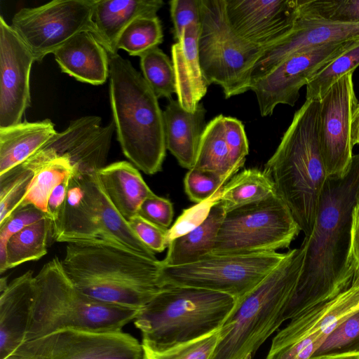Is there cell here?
I'll return each mask as SVG.
<instances>
[{
	"mask_svg": "<svg viewBox=\"0 0 359 359\" xmlns=\"http://www.w3.org/2000/svg\"><path fill=\"white\" fill-rule=\"evenodd\" d=\"M299 231L289 208L275 194L226 212L212 253L276 252L288 248Z\"/></svg>",
	"mask_w": 359,
	"mask_h": 359,
	"instance_id": "cell-10",
	"label": "cell"
},
{
	"mask_svg": "<svg viewBox=\"0 0 359 359\" xmlns=\"http://www.w3.org/2000/svg\"><path fill=\"white\" fill-rule=\"evenodd\" d=\"M33 175V170L22 163L0 175V224L18 208Z\"/></svg>",
	"mask_w": 359,
	"mask_h": 359,
	"instance_id": "cell-34",
	"label": "cell"
},
{
	"mask_svg": "<svg viewBox=\"0 0 359 359\" xmlns=\"http://www.w3.org/2000/svg\"><path fill=\"white\" fill-rule=\"evenodd\" d=\"M351 241V254L357 267L359 269V201L353 211Z\"/></svg>",
	"mask_w": 359,
	"mask_h": 359,
	"instance_id": "cell-45",
	"label": "cell"
},
{
	"mask_svg": "<svg viewBox=\"0 0 359 359\" xmlns=\"http://www.w3.org/2000/svg\"><path fill=\"white\" fill-rule=\"evenodd\" d=\"M357 40H359V23L330 22L298 16L289 34L266 49L255 63L251 81L268 74L294 54L328 43Z\"/></svg>",
	"mask_w": 359,
	"mask_h": 359,
	"instance_id": "cell-18",
	"label": "cell"
},
{
	"mask_svg": "<svg viewBox=\"0 0 359 359\" xmlns=\"http://www.w3.org/2000/svg\"><path fill=\"white\" fill-rule=\"evenodd\" d=\"M143 359H146V358H145V356H144V358H143Z\"/></svg>",
	"mask_w": 359,
	"mask_h": 359,
	"instance_id": "cell-50",
	"label": "cell"
},
{
	"mask_svg": "<svg viewBox=\"0 0 359 359\" xmlns=\"http://www.w3.org/2000/svg\"><path fill=\"white\" fill-rule=\"evenodd\" d=\"M97 172H73L64 205L58 218L52 223V238L66 243L104 241L156 258L114 207Z\"/></svg>",
	"mask_w": 359,
	"mask_h": 359,
	"instance_id": "cell-8",
	"label": "cell"
},
{
	"mask_svg": "<svg viewBox=\"0 0 359 359\" xmlns=\"http://www.w3.org/2000/svg\"><path fill=\"white\" fill-rule=\"evenodd\" d=\"M359 201V154L342 177H328L310 235L301 245L303 264L285 320L327 301L352 283L358 269L351 254V224Z\"/></svg>",
	"mask_w": 359,
	"mask_h": 359,
	"instance_id": "cell-1",
	"label": "cell"
},
{
	"mask_svg": "<svg viewBox=\"0 0 359 359\" xmlns=\"http://www.w3.org/2000/svg\"><path fill=\"white\" fill-rule=\"evenodd\" d=\"M95 1L54 0L37 7L23 8L13 15L11 26L35 61L41 62L82 32H91L101 43L93 20Z\"/></svg>",
	"mask_w": 359,
	"mask_h": 359,
	"instance_id": "cell-12",
	"label": "cell"
},
{
	"mask_svg": "<svg viewBox=\"0 0 359 359\" xmlns=\"http://www.w3.org/2000/svg\"><path fill=\"white\" fill-rule=\"evenodd\" d=\"M219 193L220 191L205 201L184 209L174 224L168 230V243L189 233L202 224L208 216L212 206L219 201Z\"/></svg>",
	"mask_w": 359,
	"mask_h": 359,
	"instance_id": "cell-39",
	"label": "cell"
},
{
	"mask_svg": "<svg viewBox=\"0 0 359 359\" xmlns=\"http://www.w3.org/2000/svg\"><path fill=\"white\" fill-rule=\"evenodd\" d=\"M61 262L81 292L106 304L140 310L162 288L160 260L107 242L67 243Z\"/></svg>",
	"mask_w": 359,
	"mask_h": 359,
	"instance_id": "cell-2",
	"label": "cell"
},
{
	"mask_svg": "<svg viewBox=\"0 0 359 359\" xmlns=\"http://www.w3.org/2000/svg\"><path fill=\"white\" fill-rule=\"evenodd\" d=\"M57 133L50 119L0 128V175L26 161Z\"/></svg>",
	"mask_w": 359,
	"mask_h": 359,
	"instance_id": "cell-25",
	"label": "cell"
},
{
	"mask_svg": "<svg viewBox=\"0 0 359 359\" xmlns=\"http://www.w3.org/2000/svg\"><path fill=\"white\" fill-rule=\"evenodd\" d=\"M357 41L323 45L294 54L268 74L251 81L262 116H271L278 104L293 107L299 90L322 67L337 57Z\"/></svg>",
	"mask_w": 359,
	"mask_h": 359,
	"instance_id": "cell-14",
	"label": "cell"
},
{
	"mask_svg": "<svg viewBox=\"0 0 359 359\" xmlns=\"http://www.w3.org/2000/svg\"><path fill=\"white\" fill-rule=\"evenodd\" d=\"M199 29L200 25L188 26L181 39L171 48L177 100L184 109L191 112L196 110L208 86L198 57Z\"/></svg>",
	"mask_w": 359,
	"mask_h": 359,
	"instance_id": "cell-21",
	"label": "cell"
},
{
	"mask_svg": "<svg viewBox=\"0 0 359 359\" xmlns=\"http://www.w3.org/2000/svg\"><path fill=\"white\" fill-rule=\"evenodd\" d=\"M304 258L299 247L236 305L219 329L210 359H251L253 353L285 320Z\"/></svg>",
	"mask_w": 359,
	"mask_h": 359,
	"instance_id": "cell-5",
	"label": "cell"
},
{
	"mask_svg": "<svg viewBox=\"0 0 359 359\" xmlns=\"http://www.w3.org/2000/svg\"><path fill=\"white\" fill-rule=\"evenodd\" d=\"M277 252L244 255L211 253L175 266L161 265L160 284L187 286L224 293L236 301L259 284L285 257Z\"/></svg>",
	"mask_w": 359,
	"mask_h": 359,
	"instance_id": "cell-11",
	"label": "cell"
},
{
	"mask_svg": "<svg viewBox=\"0 0 359 359\" xmlns=\"http://www.w3.org/2000/svg\"><path fill=\"white\" fill-rule=\"evenodd\" d=\"M206 110L200 103L195 111H187L177 100L170 99L163 111L166 149L184 168L195 163L200 141L206 127Z\"/></svg>",
	"mask_w": 359,
	"mask_h": 359,
	"instance_id": "cell-22",
	"label": "cell"
},
{
	"mask_svg": "<svg viewBox=\"0 0 359 359\" xmlns=\"http://www.w3.org/2000/svg\"><path fill=\"white\" fill-rule=\"evenodd\" d=\"M359 346V310L339 325L316 353L354 351Z\"/></svg>",
	"mask_w": 359,
	"mask_h": 359,
	"instance_id": "cell-37",
	"label": "cell"
},
{
	"mask_svg": "<svg viewBox=\"0 0 359 359\" xmlns=\"http://www.w3.org/2000/svg\"><path fill=\"white\" fill-rule=\"evenodd\" d=\"M226 184L219 174L192 168L187 172L184 185L190 201L198 203L205 201L220 191Z\"/></svg>",
	"mask_w": 359,
	"mask_h": 359,
	"instance_id": "cell-36",
	"label": "cell"
},
{
	"mask_svg": "<svg viewBox=\"0 0 359 359\" xmlns=\"http://www.w3.org/2000/svg\"><path fill=\"white\" fill-rule=\"evenodd\" d=\"M234 32L265 50L289 34L298 17L297 0H225Z\"/></svg>",
	"mask_w": 359,
	"mask_h": 359,
	"instance_id": "cell-17",
	"label": "cell"
},
{
	"mask_svg": "<svg viewBox=\"0 0 359 359\" xmlns=\"http://www.w3.org/2000/svg\"><path fill=\"white\" fill-rule=\"evenodd\" d=\"M224 126L233 177L243 166L249 154V144L244 126L240 120L224 116Z\"/></svg>",
	"mask_w": 359,
	"mask_h": 359,
	"instance_id": "cell-38",
	"label": "cell"
},
{
	"mask_svg": "<svg viewBox=\"0 0 359 359\" xmlns=\"http://www.w3.org/2000/svg\"><path fill=\"white\" fill-rule=\"evenodd\" d=\"M318 100H306L264 168L305 236L313 230L327 179L318 143Z\"/></svg>",
	"mask_w": 359,
	"mask_h": 359,
	"instance_id": "cell-3",
	"label": "cell"
},
{
	"mask_svg": "<svg viewBox=\"0 0 359 359\" xmlns=\"http://www.w3.org/2000/svg\"><path fill=\"white\" fill-rule=\"evenodd\" d=\"M226 211L217 201L198 226L171 242L161 265L175 266L196 262L212 252Z\"/></svg>",
	"mask_w": 359,
	"mask_h": 359,
	"instance_id": "cell-26",
	"label": "cell"
},
{
	"mask_svg": "<svg viewBox=\"0 0 359 359\" xmlns=\"http://www.w3.org/2000/svg\"><path fill=\"white\" fill-rule=\"evenodd\" d=\"M219 337V330L198 339L163 351H155L143 346L146 359H210Z\"/></svg>",
	"mask_w": 359,
	"mask_h": 359,
	"instance_id": "cell-35",
	"label": "cell"
},
{
	"mask_svg": "<svg viewBox=\"0 0 359 359\" xmlns=\"http://www.w3.org/2000/svg\"><path fill=\"white\" fill-rule=\"evenodd\" d=\"M109 56V99L117 140L126 157L147 175L161 171L166 155L163 111L131 62Z\"/></svg>",
	"mask_w": 359,
	"mask_h": 359,
	"instance_id": "cell-4",
	"label": "cell"
},
{
	"mask_svg": "<svg viewBox=\"0 0 359 359\" xmlns=\"http://www.w3.org/2000/svg\"><path fill=\"white\" fill-rule=\"evenodd\" d=\"M175 39H181L185 28L201 25V0H172L169 1Z\"/></svg>",
	"mask_w": 359,
	"mask_h": 359,
	"instance_id": "cell-41",
	"label": "cell"
},
{
	"mask_svg": "<svg viewBox=\"0 0 359 359\" xmlns=\"http://www.w3.org/2000/svg\"><path fill=\"white\" fill-rule=\"evenodd\" d=\"M359 66V41L317 72L306 84V100H320L342 76Z\"/></svg>",
	"mask_w": 359,
	"mask_h": 359,
	"instance_id": "cell-32",
	"label": "cell"
},
{
	"mask_svg": "<svg viewBox=\"0 0 359 359\" xmlns=\"http://www.w3.org/2000/svg\"><path fill=\"white\" fill-rule=\"evenodd\" d=\"M97 173L109 201L127 222L137 214L144 200L155 195L138 169L128 161L104 165Z\"/></svg>",
	"mask_w": 359,
	"mask_h": 359,
	"instance_id": "cell-24",
	"label": "cell"
},
{
	"mask_svg": "<svg viewBox=\"0 0 359 359\" xmlns=\"http://www.w3.org/2000/svg\"><path fill=\"white\" fill-rule=\"evenodd\" d=\"M16 351L31 359H143L142 344L123 332L65 330L24 342Z\"/></svg>",
	"mask_w": 359,
	"mask_h": 359,
	"instance_id": "cell-13",
	"label": "cell"
},
{
	"mask_svg": "<svg viewBox=\"0 0 359 359\" xmlns=\"http://www.w3.org/2000/svg\"><path fill=\"white\" fill-rule=\"evenodd\" d=\"M139 311L89 297L74 285L55 257L34 276V299L25 342L65 330L121 332Z\"/></svg>",
	"mask_w": 359,
	"mask_h": 359,
	"instance_id": "cell-6",
	"label": "cell"
},
{
	"mask_svg": "<svg viewBox=\"0 0 359 359\" xmlns=\"http://www.w3.org/2000/svg\"><path fill=\"white\" fill-rule=\"evenodd\" d=\"M4 359H31V358L29 356H27V355H25L22 353H20L18 351H15V352L8 355Z\"/></svg>",
	"mask_w": 359,
	"mask_h": 359,
	"instance_id": "cell-48",
	"label": "cell"
},
{
	"mask_svg": "<svg viewBox=\"0 0 359 359\" xmlns=\"http://www.w3.org/2000/svg\"><path fill=\"white\" fill-rule=\"evenodd\" d=\"M142 76L158 98L172 99L176 92L172 60L158 46L140 56Z\"/></svg>",
	"mask_w": 359,
	"mask_h": 359,
	"instance_id": "cell-30",
	"label": "cell"
},
{
	"mask_svg": "<svg viewBox=\"0 0 359 359\" xmlns=\"http://www.w3.org/2000/svg\"><path fill=\"white\" fill-rule=\"evenodd\" d=\"M137 215L161 228L168 229L172 222L173 206L168 199L155 194L144 201Z\"/></svg>",
	"mask_w": 359,
	"mask_h": 359,
	"instance_id": "cell-43",
	"label": "cell"
},
{
	"mask_svg": "<svg viewBox=\"0 0 359 359\" xmlns=\"http://www.w3.org/2000/svg\"><path fill=\"white\" fill-rule=\"evenodd\" d=\"M236 303L224 293L165 285L140 310L134 323L142 346L160 351L217 331Z\"/></svg>",
	"mask_w": 359,
	"mask_h": 359,
	"instance_id": "cell-7",
	"label": "cell"
},
{
	"mask_svg": "<svg viewBox=\"0 0 359 359\" xmlns=\"http://www.w3.org/2000/svg\"><path fill=\"white\" fill-rule=\"evenodd\" d=\"M53 55L62 72L79 81L102 85L109 76V53L90 32L77 34Z\"/></svg>",
	"mask_w": 359,
	"mask_h": 359,
	"instance_id": "cell-20",
	"label": "cell"
},
{
	"mask_svg": "<svg viewBox=\"0 0 359 359\" xmlns=\"http://www.w3.org/2000/svg\"><path fill=\"white\" fill-rule=\"evenodd\" d=\"M36 62L26 44L0 16V128L22 122L30 105V72Z\"/></svg>",
	"mask_w": 359,
	"mask_h": 359,
	"instance_id": "cell-16",
	"label": "cell"
},
{
	"mask_svg": "<svg viewBox=\"0 0 359 359\" xmlns=\"http://www.w3.org/2000/svg\"><path fill=\"white\" fill-rule=\"evenodd\" d=\"M51 229V220L46 217L12 236L6 246V270L27 262L38 260L46 255Z\"/></svg>",
	"mask_w": 359,
	"mask_h": 359,
	"instance_id": "cell-29",
	"label": "cell"
},
{
	"mask_svg": "<svg viewBox=\"0 0 359 359\" xmlns=\"http://www.w3.org/2000/svg\"><path fill=\"white\" fill-rule=\"evenodd\" d=\"M163 41V33L158 16L140 17L134 20L120 35L116 48L131 56H140L158 46Z\"/></svg>",
	"mask_w": 359,
	"mask_h": 359,
	"instance_id": "cell-31",
	"label": "cell"
},
{
	"mask_svg": "<svg viewBox=\"0 0 359 359\" xmlns=\"http://www.w3.org/2000/svg\"><path fill=\"white\" fill-rule=\"evenodd\" d=\"M193 168L216 172L226 183L232 177L224 115L217 116L207 123Z\"/></svg>",
	"mask_w": 359,
	"mask_h": 359,
	"instance_id": "cell-28",
	"label": "cell"
},
{
	"mask_svg": "<svg viewBox=\"0 0 359 359\" xmlns=\"http://www.w3.org/2000/svg\"><path fill=\"white\" fill-rule=\"evenodd\" d=\"M71 176L56 186L49 196L47 203V214L52 223L58 218L64 205Z\"/></svg>",
	"mask_w": 359,
	"mask_h": 359,
	"instance_id": "cell-44",
	"label": "cell"
},
{
	"mask_svg": "<svg viewBox=\"0 0 359 359\" xmlns=\"http://www.w3.org/2000/svg\"><path fill=\"white\" fill-rule=\"evenodd\" d=\"M351 137L353 146L359 144V102L355 107L352 116Z\"/></svg>",
	"mask_w": 359,
	"mask_h": 359,
	"instance_id": "cell-47",
	"label": "cell"
},
{
	"mask_svg": "<svg viewBox=\"0 0 359 359\" xmlns=\"http://www.w3.org/2000/svg\"><path fill=\"white\" fill-rule=\"evenodd\" d=\"M354 351H359V346Z\"/></svg>",
	"mask_w": 359,
	"mask_h": 359,
	"instance_id": "cell-49",
	"label": "cell"
},
{
	"mask_svg": "<svg viewBox=\"0 0 359 359\" xmlns=\"http://www.w3.org/2000/svg\"><path fill=\"white\" fill-rule=\"evenodd\" d=\"M34 276L29 270L0 289V359L25 341L34 299Z\"/></svg>",
	"mask_w": 359,
	"mask_h": 359,
	"instance_id": "cell-19",
	"label": "cell"
},
{
	"mask_svg": "<svg viewBox=\"0 0 359 359\" xmlns=\"http://www.w3.org/2000/svg\"><path fill=\"white\" fill-rule=\"evenodd\" d=\"M298 16L342 23H359V0H297Z\"/></svg>",
	"mask_w": 359,
	"mask_h": 359,
	"instance_id": "cell-33",
	"label": "cell"
},
{
	"mask_svg": "<svg viewBox=\"0 0 359 359\" xmlns=\"http://www.w3.org/2000/svg\"><path fill=\"white\" fill-rule=\"evenodd\" d=\"M353 72L334 82L319 100L318 137L328 177H342L353 158L351 120L358 104Z\"/></svg>",
	"mask_w": 359,
	"mask_h": 359,
	"instance_id": "cell-15",
	"label": "cell"
},
{
	"mask_svg": "<svg viewBox=\"0 0 359 359\" xmlns=\"http://www.w3.org/2000/svg\"><path fill=\"white\" fill-rule=\"evenodd\" d=\"M48 217V215L32 205L16 209L0 224V248H6L9 238L25 227Z\"/></svg>",
	"mask_w": 359,
	"mask_h": 359,
	"instance_id": "cell-40",
	"label": "cell"
},
{
	"mask_svg": "<svg viewBox=\"0 0 359 359\" xmlns=\"http://www.w3.org/2000/svg\"><path fill=\"white\" fill-rule=\"evenodd\" d=\"M310 359H359L358 351H336L313 355Z\"/></svg>",
	"mask_w": 359,
	"mask_h": 359,
	"instance_id": "cell-46",
	"label": "cell"
},
{
	"mask_svg": "<svg viewBox=\"0 0 359 359\" xmlns=\"http://www.w3.org/2000/svg\"><path fill=\"white\" fill-rule=\"evenodd\" d=\"M163 5L162 0H95L93 20L109 54L118 53V38L134 20L157 16Z\"/></svg>",
	"mask_w": 359,
	"mask_h": 359,
	"instance_id": "cell-23",
	"label": "cell"
},
{
	"mask_svg": "<svg viewBox=\"0 0 359 359\" xmlns=\"http://www.w3.org/2000/svg\"><path fill=\"white\" fill-rule=\"evenodd\" d=\"M140 241L153 252H161L168 247V230L135 215L128 222Z\"/></svg>",
	"mask_w": 359,
	"mask_h": 359,
	"instance_id": "cell-42",
	"label": "cell"
},
{
	"mask_svg": "<svg viewBox=\"0 0 359 359\" xmlns=\"http://www.w3.org/2000/svg\"><path fill=\"white\" fill-rule=\"evenodd\" d=\"M264 51L231 29L225 0H201L198 52L208 86H219L226 99L250 90L254 66Z\"/></svg>",
	"mask_w": 359,
	"mask_h": 359,
	"instance_id": "cell-9",
	"label": "cell"
},
{
	"mask_svg": "<svg viewBox=\"0 0 359 359\" xmlns=\"http://www.w3.org/2000/svg\"><path fill=\"white\" fill-rule=\"evenodd\" d=\"M275 194L273 182L264 171L251 168L235 175L223 186L218 201L228 212Z\"/></svg>",
	"mask_w": 359,
	"mask_h": 359,
	"instance_id": "cell-27",
	"label": "cell"
}]
</instances>
